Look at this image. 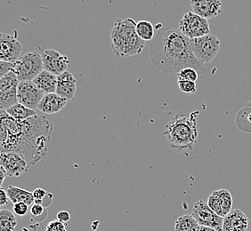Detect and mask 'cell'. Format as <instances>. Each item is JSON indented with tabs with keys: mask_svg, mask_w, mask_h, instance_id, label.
<instances>
[{
	"mask_svg": "<svg viewBox=\"0 0 251 231\" xmlns=\"http://www.w3.org/2000/svg\"><path fill=\"white\" fill-rule=\"evenodd\" d=\"M1 152L21 156L29 168L47 156L53 125L43 116L36 115L25 121L13 118L6 111H0Z\"/></svg>",
	"mask_w": 251,
	"mask_h": 231,
	"instance_id": "cell-1",
	"label": "cell"
},
{
	"mask_svg": "<svg viewBox=\"0 0 251 231\" xmlns=\"http://www.w3.org/2000/svg\"><path fill=\"white\" fill-rule=\"evenodd\" d=\"M154 39L151 42L150 59L152 65L165 73L180 72L184 69L192 68L199 74L206 72V66L194 56L190 39L179 29L156 26Z\"/></svg>",
	"mask_w": 251,
	"mask_h": 231,
	"instance_id": "cell-2",
	"label": "cell"
},
{
	"mask_svg": "<svg viewBox=\"0 0 251 231\" xmlns=\"http://www.w3.org/2000/svg\"><path fill=\"white\" fill-rule=\"evenodd\" d=\"M199 114V111L180 112L167 124L162 135L166 136L171 149L180 152L184 149H193L198 138Z\"/></svg>",
	"mask_w": 251,
	"mask_h": 231,
	"instance_id": "cell-3",
	"label": "cell"
},
{
	"mask_svg": "<svg viewBox=\"0 0 251 231\" xmlns=\"http://www.w3.org/2000/svg\"><path fill=\"white\" fill-rule=\"evenodd\" d=\"M136 23L131 18L115 21L111 32V46L113 53L121 58L140 54L145 47V41L136 33Z\"/></svg>",
	"mask_w": 251,
	"mask_h": 231,
	"instance_id": "cell-4",
	"label": "cell"
},
{
	"mask_svg": "<svg viewBox=\"0 0 251 231\" xmlns=\"http://www.w3.org/2000/svg\"><path fill=\"white\" fill-rule=\"evenodd\" d=\"M43 70L42 55L36 51L25 53L20 57L14 63L12 69L19 82H32Z\"/></svg>",
	"mask_w": 251,
	"mask_h": 231,
	"instance_id": "cell-5",
	"label": "cell"
},
{
	"mask_svg": "<svg viewBox=\"0 0 251 231\" xmlns=\"http://www.w3.org/2000/svg\"><path fill=\"white\" fill-rule=\"evenodd\" d=\"M191 48L194 56L206 64L212 62L220 51V40L216 35L208 34L201 38L190 39Z\"/></svg>",
	"mask_w": 251,
	"mask_h": 231,
	"instance_id": "cell-6",
	"label": "cell"
},
{
	"mask_svg": "<svg viewBox=\"0 0 251 231\" xmlns=\"http://www.w3.org/2000/svg\"><path fill=\"white\" fill-rule=\"evenodd\" d=\"M179 30L189 39H198L210 34L208 20L193 12L186 13L179 22Z\"/></svg>",
	"mask_w": 251,
	"mask_h": 231,
	"instance_id": "cell-7",
	"label": "cell"
},
{
	"mask_svg": "<svg viewBox=\"0 0 251 231\" xmlns=\"http://www.w3.org/2000/svg\"><path fill=\"white\" fill-rule=\"evenodd\" d=\"M19 80L13 71L0 78V108L3 111L8 110L18 103L17 92Z\"/></svg>",
	"mask_w": 251,
	"mask_h": 231,
	"instance_id": "cell-8",
	"label": "cell"
},
{
	"mask_svg": "<svg viewBox=\"0 0 251 231\" xmlns=\"http://www.w3.org/2000/svg\"><path fill=\"white\" fill-rule=\"evenodd\" d=\"M192 216L200 226L209 227L217 231H223L224 218L218 215L208 207V203L200 200L193 205Z\"/></svg>",
	"mask_w": 251,
	"mask_h": 231,
	"instance_id": "cell-9",
	"label": "cell"
},
{
	"mask_svg": "<svg viewBox=\"0 0 251 231\" xmlns=\"http://www.w3.org/2000/svg\"><path fill=\"white\" fill-rule=\"evenodd\" d=\"M46 94L32 82H20L17 92L18 103H21L30 110L36 111L39 102Z\"/></svg>",
	"mask_w": 251,
	"mask_h": 231,
	"instance_id": "cell-10",
	"label": "cell"
},
{
	"mask_svg": "<svg viewBox=\"0 0 251 231\" xmlns=\"http://www.w3.org/2000/svg\"><path fill=\"white\" fill-rule=\"evenodd\" d=\"M23 45L14 35L2 33L0 37V61L15 63L23 53Z\"/></svg>",
	"mask_w": 251,
	"mask_h": 231,
	"instance_id": "cell-11",
	"label": "cell"
},
{
	"mask_svg": "<svg viewBox=\"0 0 251 231\" xmlns=\"http://www.w3.org/2000/svg\"><path fill=\"white\" fill-rule=\"evenodd\" d=\"M41 55L45 70L52 73L55 76H59L67 71L70 61L66 55H63L53 49L45 50Z\"/></svg>",
	"mask_w": 251,
	"mask_h": 231,
	"instance_id": "cell-12",
	"label": "cell"
},
{
	"mask_svg": "<svg viewBox=\"0 0 251 231\" xmlns=\"http://www.w3.org/2000/svg\"><path fill=\"white\" fill-rule=\"evenodd\" d=\"M0 164L5 169L8 177H20L29 170L25 159L13 152H1Z\"/></svg>",
	"mask_w": 251,
	"mask_h": 231,
	"instance_id": "cell-13",
	"label": "cell"
},
{
	"mask_svg": "<svg viewBox=\"0 0 251 231\" xmlns=\"http://www.w3.org/2000/svg\"><path fill=\"white\" fill-rule=\"evenodd\" d=\"M208 205L218 215L225 218L232 212V194L225 188L215 190L208 197Z\"/></svg>",
	"mask_w": 251,
	"mask_h": 231,
	"instance_id": "cell-14",
	"label": "cell"
},
{
	"mask_svg": "<svg viewBox=\"0 0 251 231\" xmlns=\"http://www.w3.org/2000/svg\"><path fill=\"white\" fill-rule=\"evenodd\" d=\"M193 13L204 19H213L222 14V2L220 0L191 1Z\"/></svg>",
	"mask_w": 251,
	"mask_h": 231,
	"instance_id": "cell-15",
	"label": "cell"
},
{
	"mask_svg": "<svg viewBox=\"0 0 251 231\" xmlns=\"http://www.w3.org/2000/svg\"><path fill=\"white\" fill-rule=\"evenodd\" d=\"M77 90V79L70 71L57 76V88L56 93L59 96L65 98L68 101L74 99Z\"/></svg>",
	"mask_w": 251,
	"mask_h": 231,
	"instance_id": "cell-16",
	"label": "cell"
},
{
	"mask_svg": "<svg viewBox=\"0 0 251 231\" xmlns=\"http://www.w3.org/2000/svg\"><path fill=\"white\" fill-rule=\"evenodd\" d=\"M249 219L241 209H235L224 218L223 231H247Z\"/></svg>",
	"mask_w": 251,
	"mask_h": 231,
	"instance_id": "cell-17",
	"label": "cell"
},
{
	"mask_svg": "<svg viewBox=\"0 0 251 231\" xmlns=\"http://www.w3.org/2000/svg\"><path fill=\"white\" fill-rule=\"evenodd\" d=\"M69 101L65 98L59 96L55 93H49L46 94L43 99L39 102L38 110L41 111L44 114H55L59 111H63L66 107Z\"/></svg>",
	"mask_w": 251,
	"mask_h": 231,
	"instance_id": "cell-18",
	"label": "cell"
},
{
	"mask_svg": "<svg viewBox=\"0 0 251 231\" xmlns=\"http://www.w3.org/2000/svg\"><path fill=\"white\" fill-rule=\"evenodd\" d=\"M33 83L41 91L44 92L45 94L56 92L57 76L45 69L34 79Z\"/></svg>",
	"mask_w": 251,
	"mask_h": 231,
	"instance_id": "cell-19",
	"label": "cell"
},
{
	"mask_svg": "<svg viewBox=\"0 0 251 231\" xmlns=\"http://www.w3.org/2000/svg\"><path fill=\"white\" fill-rule=\"evenodd\" d=\"M6 192H7V196L9 198L10 201L13 204L25 203L26 205L31 207L35 203L33 194L26 189H24V188H18L15 186H9Z\"/></svg>",
	"mask_w": 251,
	"mask_h": 231,
	"instance_id": "cell-20",
	"label": "cell"
},
{
	"mask_svg": "<svg viewBox=\"0 0 251 231\" xmlns=\"http://www.w3.org/2000/svg\"><path fill=\"white\" fill-rule=\"evenodd\" d=\"M6 113L11 116L13 118L18 121H25L29 119L32 116H35L36 111L30 110L21 103H16L15 105L6 110Z\"/></svg>",
	"mask_w": 251,
	"mask_h": 231,
	"instance_id": "cell-21",
	"label": "cell"
},
{
	"mask_svg": "<svg viewBox=\"0 0 251 231\" xmlns=\"http://www.w3.org/2000/svg\"><path fill=\"white\" fill-rule=\"evenodd\" d=\"M18 225L15 213L7 209L0 211V231H15Z\"/></svg>",
	"mask_w": 251,
	"mask_h": 231,
	"instance_id": "cell-22",
	"label": "cell"
},
{
	"mask_svg": "<svg viewBox=\"0 0 251 231\" xmlns=\"http://www.w3.org/2000/svg\"><path fill=\"white\" fill-rule=\"evenodd\" d=\"M200 224L192 215L179 217L175 224V231H198Z\"/></svg>",
	"mask_w": 251,
	"mask_h": 231,
	"instance_id": "cell-23",
	"label": "cell"
},
{
	"mask_svg": "<svg viewBox=\"0 0 251 231\" xmlns=\"http://www.w3.org/2000/svg\"><path fill=\"white\" fill-rule=\"evenodd\" d=\"M136 33L144 41H152L155 37V27L148 21L136 23Z\"/></svg>",
	"mask_w": 251,
	"mask_h": 231,
	"instance_id": "cell-24",
	"label": "cell"
},
{
	"mask_svg": "<svg viewBox=\"0 0 251 231\" xmlns=\"http://www.w3.org/2000/svg\"><path fill=\"white\" fill-rule=\"evenodd\" d=\"M251 111V108L243 107L242 110L237 113L235 116L237 128L245 134H251V125L248 117Z\"/></svg>",
	"mask_w": 251,
	"mask_h": 231,
	"instance_id": "cell-25",
	"label": "cell"
},
{
	"mask_svg": "<svg viewBox=\"0 0 251 231\" xmlns=\"http://www.w3.org/2000/svg\"><path fill=\"white\" fill-rule=\"evenodd\" d=\"M177 80H187L196 82L199 77V73L192 68H187L176 74Z\"/></svg>",
	"mask_w": 251,
	"mask_h": 231,
	"instance_id": "cell-26",
	"label": "cell"
},
{
	"mask_svg": "<svg viewBox=\"0 0 251 231\" xmlns=\"http://www.w3.org/2000/svg\"><path fill=\"white\" fill-rule=\"evenodd\" d=\"M179 89L187 93H195L197 92L196 82L187 80H177Z\"/></svg>",
	"mask_w": 251,
	"mask_h": 231,
	"instance_id": "cell-27",
	"label": "cell"
},
{
	"mask_svg": "<svg viewBox=\"0 0 251 231\" xmlns=\"http://www.w3.org/2000/svg\"><path fill=\"white\" fill-rule=\"evenodd\" d=\"M30 214L36 220H38L39 218H41V220H44L46 218L43 217V214L48 215V211H47V208L44 207L43 206L38 205V204H33L30 207Z\"/></svg>",
	"mask_w": 251,
	"mask_h": 231,
	"instance_id": "cell-28",
	"label": "cell"
},
{
	"mask_svg": "<svg viewBox=\"0 0 251 231\" xmlns=\"http://www.w3.org/2000/svg\"><path fill=\"white\" fill-rule=\"evenodd\" d=\"M29 207L25 203H16L14 204L13 211L15 215L17 216H25L29 212Z\"/></svg>",
	"mask_w": 251,
	"mask_h": 231,
	"instance_id": "cell-29",
	"label": "cell"
},
{
	"mask_svg": "<svg viewBox=\"0 0 251 231\" xmlns=\"http://www.w3.org/2000/svg\"><path fill=\"white\" fill-rule=\"evenodd\" d=\"M46 231H67V230L65 224L59 222L58 220H55L49 222Z\"/></svg>",
	"mask_w": 251,
	"mask_h": 231,
	"instance_id": "cell-30",
	"label": "cell"
},
{
	"mask_svg": "<svg viewBox=\"0 0 251 231\" xmlns=\"http://www.w3.org/2000/svg\"><path fill=\"white\" fill-rule=\"evenodd\" d=\"M13 66H14V63L0 61V78L5 77V75L11 72L13 69Z\"/></svg>",
	"mask_w": 251,
	"mask_h": 231,
	"instance_id": "cell-31",
	"label": "cell"
},
{
	"mask_svg": "<svg viewBox=\"0 0 251 231\" xmlns=\"http://www.w3.org/2000/svg\"><path fill=\"white\" fill-rule=\"evenodd\" d=\"M33 198L35 199V203L34 204H38V203L42 201L43 199L47 198L49 192L47 190H45L43 188H36L34 190L33 192Z\"/></svg>",
	"mask_w": 251,
	"mask_h": 231,
	"instance_id": "cell-32",
	"label": "cell"
},
{
	"mask_svg": "<svg viewBox=\"0 0 251 231\" xmlns=\"http://www.w3.org/2000/svg\"><path fill=\"white\" fill-rule=\"evenodd\" d=\"M72 216L70 214V212L67 211H61L57 213V220L59 222H62L63 224H66L71 221Z\"/></svg>",
	"mask_w": 251,
	"mask_h": 231,
	"instance_id": "cell-33",
	"label": "cell"
},
{
	"mask_svg": "<svg viewBox=\"0 0 251 231\" xmlns=\"http://www.w3.org/2000/svg\"><path fill=\"white\" fill-rule=\"evenodd\" d=\"M10 199L7 196V192L4 188L0 189V207H4L9 203Z\"/></svg>",
	"mask_w": 251,
	"mask_h": 231,
	"instance_id": "cell-34",
	"label": "cell"
},
{
	"mask_svg": "<svg viewBox=\"0 0 251 231\" xmlns=\"http://www.w3.org/2000/svg\"><path fill=\"white\" fill-rule=\"evenodd\" d=\"M7 177H8V176H7V174H6L5 169L3 168L2 166H0V178H1V183H0V185H1V186L3 185V183L5 182V178H7Z\"/></svg>",
	"mask_w": 251,
	"mask_h": 231,
	"instance_id": "cell-35",
	"label": "cell"
},
{
	"mask_svg": "<svg viewBox=\"0 0 251 231\" xmlns=\"http://www.w3.org/2000/svg\"><path fill=\"white\" fill-rule=\"evenodd\" d=\"M198 231H217L215 229L209 228V227L200 226Z\"/></svg>",
	"mask_w": 251,
	"mask_h": 231,
	"instance_id": "cell-36",
	"label": "cell"
},
{
	"mask_svg": "<svg viewBox=\"0 0 251 231\" xmlns=\"http://www.w3.org/2000/svg\"><path fill=\"white\" fill-rule=\"evenodd\" d=\"M244 107H247V108H251V101H249V102H248L246 105H245Z\"/></svg>",
	"mask_w": 251,
	"mask_h": 231,
	"instance_id": "cell-37",
	"label": "cell"
},
{
	"mask_svg": "<svg viewBox=\"0 0 251 231\" xmlns=\"http://www.w3.org/2000/svg\"><path fill=\"white\" fill-rule=\"evenodd\" d=\"M248 117H249V121H250V123H251V112H250V114H249V116H248Z\"/></svg>",
	"mask_w": 251,
	"mask_h": 231,
	"instance_id": "cell-38",
	"label": "cell"
}]
</instances>
